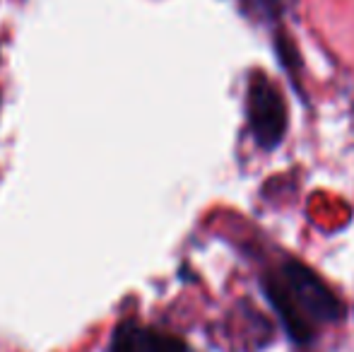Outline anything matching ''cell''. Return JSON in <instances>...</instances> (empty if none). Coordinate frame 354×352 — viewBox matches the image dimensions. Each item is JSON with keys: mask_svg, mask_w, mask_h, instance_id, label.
I'll use <instances>...</instances> for the list:
<instances>
[{"mask_svg": "<svg viewBox=\"0 0 354 352\" xmlns=\"http://www.w3.org/2000/svg\"><path fill=\"white\" fill-rule=\"evenodd\" d=\"M263 295L275 309L282 328L294 343L304 345L326 324L345 319V304L313 268L287 259L261 280Z\"/></svg>", "mask_w": 354, "mask_h": 352, "instance_id": "1", "label": "cell"}, {"mask_svg": "<svg viewBox=\"0 0 354 352\" xmlns=\"http://www.w3.org/2000/svg\"><path fill=\"white\" fill-rule=\"evenodd\" d=\"M246 118L253 133V142L270 152L282 145L287 136V104L282 92L266 73H253L246 87Z\"/></svg>", "mask_w": 354, "mask_h": 352, "instance_id": "2", "label": "cell"}, {"mask_svg": "<svg viewBox=\"0 0 354 352\" xmlns=\"http://www.w3.org/2000/svg\"><path fill=\"white\" fill-rule=\"evenodd\" d=\"M109 352H191L186 340L174 333L147 328L136 321H123L116 326L109 343Z\"/></svg>", "mask_w": 354, "mask_h": 352, "instance_id": "3", "label": "cell"}, {"mask_svg": "<svg viewBox=\"0 0 354 352\" xmlns=\"http://www.w3.org/2000/svg\"><path fill=\"white\" fill-rule=\"evenodd\" d=\"M241 8L246 10L251 17L261 19V22H277L282 12L280 0H239Z\"/></svg>", "mask_w": 354, "mask_h": 352, "instance_id": "4", "label": "cell"}]
</instances>
